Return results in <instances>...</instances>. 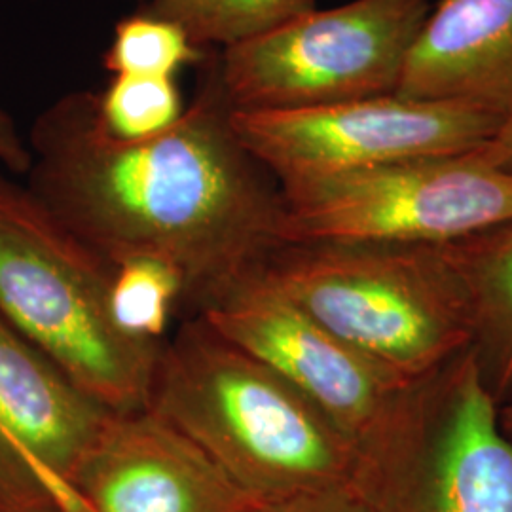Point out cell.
Wrapping results in <instances>:
<instances>
[{
	"mask_svg": "<svg viewBox=\"0 0 512 512\" xmlns=\"http://www.w3.org/2000/svg\"><path fill=\"white\" fill-rule=\"evenodd\" d=\"M181 122L147 141L103 129L95 92L65 93L35 118L27 188L55 219L112 264L158 256L184 277L198 315L281 245L283 196L234 129L207 50Z\"/></svg>",
	"mask_w": 512,
	"mask_h": 512,
	"instance_id": "6da1fadb",
	"label": "cell"
},
{
	"mask_svg": "<svg viewBox=\"0 0 512 512\" xmlns=\"http://www.w3.org/2000/svg\"><path fill=\"white\" fill-rule=\"evenodd\" d=\"M147 408L256 501L353 486V444L296 387L200 315L165 340Z\"/></svg>",
	"mask_w": 512,
	"mask_h": 512,
	"instance_id": "7a4b0ae2",
	"label": "cell"
},
{
	"mask_svg": "<svg viewBox=\"0 0 512 512\" xmlns=\"http://www.w3.org/2000/svg\"><path fill=\"white\" fill-rule=\"evenodd\" d=\"M260 272L313 321L406 385L471 348V317L440 245L281 243Z\"/></svg>",
	"mask_w": 512,
	"mask_h": 512,
	"instance_id": "3957f363",
	"label": "cell"
},
{
	"mask_svg": "<svg viewBox=\"0 0 512 512\" xmlns=\"http://www.w3.org/2000/svg\"><path fill=\"white\" fill-rule=\"evenodd\" d=\"M112 262L0 173V317L110 412L147 408L164 344L126 336L109 308Z\"/></svg>",
	"mask_w": 512,
	"mask_h": 512,
	"instance_id": "277c9868",
	"label": "cell"
},
{
	"mask_svg": "<svg viewBox=\"0 0 512 512\" xmlns=\"http://www.w3.org/2000/svg\"><path fill=\"white\" fill-rule=\"evenodd\" d=\"M238 348L315 404L357 452L355 482L382 473L410 444L418 385H406L313 321L260 270L200 313Z\"/></svg>",
	"mask_w": 512,
	"mask_h": 512,
	"instance_id": "5b68a950",
	"label": "cell"
},
{
	"mask_svg": "<svg viewBox=\"0 0 512 512\" xmlns=\"http://www.w3.org/2000/svg\"><path fill=\"white\" fill-rule=\"evenodd\" d=\"M429 0H351L217 50L234 110L325 107L397 92Z\"/></svg>",
	"mask_w": 512,
	"mask_h": 512,
	"instance_id": "8992f818",
	"label": "cell"
},
{
	"mask_svg": "<svg viewBox=\"0 0 512 512\" xmlns=\"http://www.w3.org/2000/svg\"><path fill=\"white\" fill-rule=\"evenodd\" d=\"M281 196V243L446 245L512 220L511 171L473 152L374 165Z\"/></svg>",
	"mask_w": 512,
	"mask_h": 512,
	"instance_id": "52a82bcc",
	"label": "cell"
},
{
	"mask_svg": "<svg viewBox=\"0 0 512 512\" xmlns=\"http://www.w3.org/2000/svg\"><path fill=\"white\" fill-rule=\"evenodd\" d=\"M232 122L279 188L412 158L471 154L501 128L473 110L397 93L311 109L234 110Z\"/></svg>",
	"mask_w": 512,
	"mask_h": 512,
	"instance_id": "ba28073f",
	"label": "cell"
},
{
	"mask_svg": "<svg viewBox=\"0 0 512 512\" xmlns=\"http://www.w3.org/2000/svg\"><path fill=\"white\" fill-rule=\"evenodd\" d=\"M374 512H512V440L465 351L418 387L416 442Z\"/></svg>",
	"mask_w": 512,
	"mask_h": 512,
	"instance_id": "9c48e42d",
	"label": "cell"
},
{
	"mask_svg": "<svg viewBox=\"0 0 512 512\" xmlns=\"http://www.w3.org/2000/svg\"><path fill=\"white\" fill-rule=\"evenodd\" d=\"M109 414L0 317V512H76L74 473Z\"/></svg>",
	"mask_w": 512,
	"mask_h": 512,
	"instance_id": "30bf717a",
	"label": "cell"
},
{
	"mask_svg": "<svg viewBox=\"0 0 512 512\" xmlns=\"http://www.w3.org/2000/svg\"><path fill=\"white\" fill-rule=\"evenodd\" d=\"M76 512H245L256 503L183 431L110 412L73 478Z\"/></svg>",
	"mask_w": 512,
	"mask_h": 512,
	"instance_id": "8fae6325",
	"label": "cell"
},
{
	"mask_svg": "<svg viewBox=\"0 0 512 512\" xmlns=\"http://www.w3.org/2000/svg\"><path fill=\"white\" fill-rule=\"evenodd\" d=\"M397 95L512 120V0H439Z\"/></svg>",
	"mask_w": 512,
	"mask_h": 512,
	"instance_id": "7c38bea8",
	"label": "cell"
},
{
	"mask_svg": "<svg viewBox=\"0 0 512 512\" xmlns=\"http://www.w3.org/2000/svg\"><path fill=\"white\" fill-rule=\"evenodd\" d=\"M471 317V355L486 391L512 403V220L440 245Z\"/></svg>",
	"mask_w": 512,
	"mask_h": 512,
	"instance_id": "4fadbf2b",
	"label": "cell"
},
{
	"mask_svg": "<svg viewBox=\"0 0 512 512\" xmlns=\"http://www.w3.org/2000/svg\"><path fill=\"white\" fill-rule=\"evenodd\" d=\"M315 8L317 0H147L139 10L173 21L202 50H226Z\"/></svg>",
	"mask_w": 512,
	"mask_h": 512,
	"instance_id": "5bb4252c",
	"label": "cell"
},
{
	"mask_svg": "<svg viewBox=\"0 0 512 512\" xmlns=\"http://www.w3.org/2000/svg\"><path fill=\"white\" fill-rule=\"evenodd\" d=\"M184 277L158 256H129L112 264L109 308L126 336L164 344L165 330L179 306L184 308Z\"/></svg>",
	"mask_w": 512,
	"mask_h": 512,
	"instance_id": "9a60e30c",
	"label": "cell"
},
{
	"mask_svg": "<svg viewBox=\"0 0 512 512\" xmlns=\"http://www.w3.org/2000/svg\"><path fill=\"white\" fill-rule=\"evenodd\" d=\"M95 110L103 129L118 141H147L175 128L186 103L175 78L116 74L95 92Z\"/></svg>",
	"mask_w": 512,
	"mask_h": 512,
	"instance_id": "2e32d148",
	"label": "cell"
},
{
	"mask_svg": "<svg viewBox=\"0 0 512 512\" xmlns=\"http://www.w3.org/2000/svg\"><path fill=\"white\" fill-rule=\"evenodd\" d=\"M205 54L173 21L137 10L116 23L103 65L112 76L177 78L184 67H198Z\"/></svg>",
	"mask_w": 512,
	"mask_h": 512,
	"instance_id": "e0dca14e",
	"label": "cell"
},
{
	"mask_svg": "<svg viewBox=\"0 0 512 512\" xmlns=\"http://www.w3.org/2000/svg\"><path fill=\"white\" fill-rule=\"evenodd\" d=\"M245 512H374L353 486H334L256 501Z\"/></svg>",
	"mask_w": 512,
	"mask_h": 512,
	"instance_id": "ac0fdd59",
	"label": "cell"
},
{
	"mask_svg": "<svg viewBox=\"0 0 512 512\" xmlns=\"http://www.w3.org/2000/svg\"><path fill=\"white\" fill-rule=\"evenodd\" d=\"M33 154L27 139L19 133L14 118L0 105V165L12 175H27Z\"/></svg>",
	"mask_w": 512,
	"mask_h": 512,
	"instance_id": "d6986e66",
	"label": "cell"
},
{
	"mask_svg": "<svg viewBox=\"0 0 512 512\" xmlns=\"http://www.w3.org/2000/svg\"><path fill=\"white\" fill-rule=\"evenodd\" d=\"M480 162L512 173V120L497 129L494 137L473 152Z\"/></svg>",
	"mask_w": 512,
	"mask_h": 512,
	"instance_id": "ffe728a7",
	"label": "cell"
},
{
	"mask_svg": "<svg viewBox=\"0 0 512 512\" xmlns=\"http://www.w3.org/2000/svg\"><path fill=\"white\" fill-rule=\"evenodd\" d=\"M499 425L503 433L512 440V403L499 406Z\"/></svg>",
	"mask_w": 512,
	"mask_h": 512,
	"instance_id": "44dd1931",
	"label": "cell"
},
{
	"mask_svg": "<svg viewBox=\"0 0 512 512\" xmlns=\"http://www.w3.org/2000/svg\"><path fill=\"white\" fill-rule=\"evenodd\" d=\"M48 512H59V511H48Z\"/></svg>",
	"mask_w": 512,
	"mask_h": 512,
	"instance_id": "7402d4cb",
	"label": "cell"
}]
</instances>
